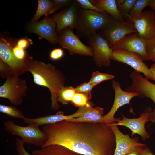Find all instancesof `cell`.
I'll list each match as a JSON object with an SVG mask.
<instances>
[{
	"instance_id": "cell-1",
	"label": "cell",
	"mask_w": 155,
	"mask_h": 155,
	"mask_svg": "<svg viewBox=\"0 0 155 155\" xmlns=\"http://www.w3.org/2000/svg\"><path fill=\"white\" fill-rule=\"evenodd\" d=\"M42 130L47 140L41 148L60 145L82 155H113L116 148L114 133L103 123L64 120L43 126Z\"/></svg>"
},
{
	"instance_id": "cell-2",
	"label": "cell",
	"mask_w": 155,
	"mask_h": 155,
	"mask_svg": "<svg viewBox=\"0 0 155 155\" xmlns=\"http://www.w3.org/2000/svg\"><path fill=\"white\" fill-rule=\"evenodd\" d=\"M28 71L32 75L35 84L49 89L51 94V108L54 111L58 110L60 106L58 93L65 86V78L62 73L50 63L33 59L29 63Z\"/></svg>"
},
{
	"instance_id": "cell-3",
	"label": "cell",
	"mask_w": 155,
	"mask_h": 155,
	"mask_svg": "<svg viewBox=\"0 0 155 155\" xmlns=\"http://www.w3.org/2000/svg\"><path fill=\"white\" fill-rule=\"evenodd\" d=\"M107 13L83 9L79 10L75 29L79 37H87L106 28L113 18Z\"/></svg>"
},
{
	"instance_id": "cell-4",
	"label": "cell",
	"mask_w": 155,
	"mask_h": 155,
	"mask_svg": "<svg viewBox=\"0 0 155 155\" xmlns=\"http://www.w3.org/2000/svg\"><path fill=\"white\" fill-rule=\"evenodd\" d=\"M5 129L7 132L18 136L24 144L37 146H42L46 142L47 137L36 123H31L25 126L16 124L13 121L7 120L3 123Z\"/></svg>"
},
{
	"instance_id": "cell-5",
	"label": "cell",
	"mask_w": 155,
	"mask_h": 155,
	"mask_svg": "<svg viewBox=\"0 0 155 155\" xmlns=\"http://www.w3.org/2000/svg\"><path fill=\"white\" fill-rule=\"evenodd\" d=\"M19 76L14 74L10 75L0 86V97L8 99L15 106L22 104L28 90L26 80Z\"/></svg>"
},
{
	"instance_id": "cell-6",
	"label": "cell",
	"mask_w": 155,
	"mask_h": 155,
	"mask_svg": "<svg viewBox=\"0 0 155 155\" xmlns=\"http://www.w3.org/2000/svg\"><path fill=\"white\" fill-rule=\"evenodd\" d=\"M87 38V43L92 48L93 60L97 65L99 67L110 66L113 50L106 40L97 32Z\"/></svg>"
},
{
	"instance_id": "cell-7",
	"label": "cell",
	"mask_w": 155,
	"mask_h": 155,
	"mask_svg": "<svg viewBox=\"0 0 155 155\" xmlns=\"http://www.w3.org/2000/svg\"><path fill=\"white\" fill-rule=\"evenodd\" d=\"M73 30L68 27L61 31L58 36V43L60 46L67 50L71 55L93 57L92 47L83 44Z\"/></svg>"
},
{
	"instance_id": "cell-8",
	"label": "cell",
	"mask_w": 155,
	"mask_h": 155,
	"mask_svg": "<svg viewBox=\"0 0 155 155\" xmlns=\"http://www.w3.org/2000/svg\"><path fill=\"white\" fill-rule=\"evenodd\" d=\"M130 76L132 84L126 91L135 92L139 94V97L149 98L155 104V84L135 71L131 73ZM149 120L152 123L155 122V108L153 112H150Z\"/></svg>"
},
{
	"instance_id": "cell-9",
	"label": "cell",
	"mask_w": 155,
	"mask_h": 155,
	"mask_svg": "<svg viewBox=\"0 0 155 155\" xmlns=\"http://www.w3.org/2000/svg\"><path fill=\"white\" fill-rule=\"evenodd\" d=\"M111 60L127 64L135 71L143 73L147 79L153 80L150 69L143 62L140 55L136 53L123 49H114Z\"/></svg>"
},
{
	"instance_id": "cell-10",
	"label": "cell",
	"mask_w": 155,
	"mask_h": 155,
	"mask_svg": "<svg viewBox=\"0 0 155 155\" xmlns=\"http://www.w3.org/2000/svg\"><path fill=\"white\" fill-rule=\"evenodd\" d=\"M104 29V38L111 48L126 36L137 33L132 22L121 21L114 18L109 25Z\"/></svg>"
},
{
	"instance_id": "cell-11",
	"label": "cell",
	"mask_w": 155,
	"mask_h": 155,
	"mask_svg": "<svg viewBox=\"0 0 155 155\" xmlns=\"http://www.w3.org/2000/svg\"><path fill=\"white\" fill-rule=\"evenodd\" d=\"M13 46L5 39L1 38L0 42V58L12 69L13 74L19 76L28 71L29 63L32 58L27 60L18 59L13 51Z\"/></svg>"
},
{
	"instance_id": "cell-12",
	"label": "cell",
	"mask_w": 155,
	"mask_h": 155,
	"mask_svg": "<svg viewBox=\"0 0 155 155\" xmlns=\"http://www.w3.org/2000/svg\"><path fill=\"white\" fill-rule=\"evenodd\" d=\"M112 86L115 91V98L111 110L107 114L103 116L106 124L115 122L117 118H114V115L119 108L126 104H129L130 100L133 98L139 96L135 92L122 90L119 82L115 80H112Z\"/></svg>"
},
{
	"instance_id": "cell-13",
	"label": "cell",
	"mask_w": 155,
	"mask_h": 155,
	"mask_svg": "<svg viewBox=\"0 0 155 155\" xmlns=\"http://www.w3.org/2000/svg\"><path fill=\"white\" fill-rule=\"evenodd\" d=\"M78 3L76 1L71 3L64 10L54 15L52 19L56 24V31L60 33L65 29L70 27L75 29L79 11Z\"/></svg>"
},
{
	"instance_id": "cell-14",
	"label": "cell",
	"mask_w": 155,
	"mask_h": 155,
	"mask_svg": "<svg viewBox=\"0 0 155 155\" xmlns=\"http://www.w3.org/2000/svg\"><path fill=\"white\" fill-rule=\"evenodd\" d=\"M147 40L137 33L126 36L112 47L113 50L123 49L138 54L143 60H146Z\"/></svg>"
},
{
	"instance_id": "cell-15",
	"label": "cell",
	"mask_w": 155,
	"mask_h": 155,
	"mask_svg": "<svg viewBox=\"0 0 155 155\" xmlns=\"http://www.w3.org/2000/svg\"><path fill=\"white\" fill-rule=\"evenodd\" d=\"M150 112L146 111L140 115L138 118H129L122 115V119L117 118L116 122L107 124L108 126H123L129 128L132 131V135L137 134L141 136L143 140H145L149 135L145 128V123L149 121Z\"/></svg>"
},
{
	"instance_id": "cell-16",
	"label": "cell",
	"mask_w": 155,
	"mask_h": 155,
	"mask_svg": "<svg viewBox=\"0 0 155 155\" xmlns=\"http://www.w3.org/2000/svg\"><path fill=\"white\" fill-rule=\"evenodd\" d=\"M56 26L52 19L47 16L40 21L31 24L29 29L31 32L38 35L40 39L45 38L55 44L58 43V36L55 30Z\"/></svg>"
},
{
	"instance_id": "cell-17",
	"label": "cell",
	"mask_w": 155,
	"mask_h": 155,
	"mask_svg": "<svg viewBox=\"0 0 155 155\" xmlns=\"http://www.w3.org/2000/svg\"><path fill=\"white\" fill-rule=\"evenodd\" d=\"M132 22L137 33L148 40L155 37V14L153 11L146 10L138 19Z\"/></svg>"
},
{
	"instance_id": "cell-18",
	"label": "cell",
	"mask_w": 155,
	"mask_h": 155,
	"mask_svg": "<svg viewBox=\"0 0 155 155\" xmlns=\"http://www.w3.org/2000/svg\"><path fill=\"white\" fill-rule=\"evenodd\" d=\"M89 107H90L87 106L80 107L76 112L69 115H65L63 112L59 111L53 115L44 116L35 118L25 117L23 120L25 123L27 124L31 123H36L40 126H44L77 117Z\"/></svg>"
},
{
	"instance_id": "cell-19",
	"label": "cell",
	"mask_w": 155,
	"mask_h": 155,
	"mask_svg": "<svg viewBox=\"0 0 155 155\" xmlns=\"http://www.w3.org/2000/svg\"><path fill=\"white\" fill-rule=\"evenodd\" d=\"M109 126L115 135L116 146L123 148L129 152L137 146H146L144 144L139 142L137 138H131L128 135L123 134L117 126Z\"/></svg>"
},
{
	"instance_id": "cell-20",
	"label": "cell",
	"mask_w": 155,
	"mask_h": 155,
	"mask_svg": "<svg viewBox=\"0 0 155 155\" xmlns=\"http://www.w3.org/2000/svg\"><path fill=\"white\" fill-rule=\"evenodd\" d=\"M100 10L106 12L115 19L124 21L123 16L118 10L115 0H90Z\"/></svg>"
},
{
	"instance_id": "cell-21",
	"label": "cell",
	"mask_w": 155,
	"mask_h": 155,
	"mask_svg": "<svg viewBox=\"0 0 155 155\" xmlns=\"http://www.w3.org/2000/svg\"><path fill=\"white\" fill-rule=\"evenodd\" d=\"M151 0H137L129 13L126 16L129 21L131 22L133 20L139 18L141 16L143 10L149 5Z\"/></svg>"
},
{
	"instance_id": "cell-22",
	"label": "cell",
	"mask_w": 155,
	"mask_h": 155,
	"mask_svg": "<svg viewBox=\"0 0 155 155\" xmlns=\"http://www.w3.org/2000/svg\"><path fill=\"white\" fill-rule=\"evenodd\" d=\"M76 92L75 88L72 86H63L58 93V102L64 105L69 104L71 101Z\"/></svg>"
},
{
	"instance_id": "cell-23",
	"label": "cell",
	"mask_w": 155,
	"mask_h": 155,
	"mask_svg": "<svg viewBox=\"0 0 155 155\" xmlns=\"http://www.w3.org/2000/svg\"><path fill=\"white\" fill-rule=\"evenodd\" d=\"M38 6L36 11L32 20L36 22L41 16L47 13L54 6L53 1L48 0H38Z\"/></svg>"
},
{
	"instance_id": "cell-24",
	"label": "cell",
	"mask_w": 155,
	"mask_h": 155,
	"mask_svg": "<svg viewBox=\"0 0 155 155\" xmlns=\"http://www.w3.org/2000/svg\"><path fill=\"white\" fill-rule=\"evenodd\" d=\"M92 98L91 94L76 92L71 102L74 106L79 108L84 106H92L90 101Z\"/></svg>"
},
{
	"instance_id": "cell-25",
	"label": "cell",
	"mask_w": 155,
	"mask_h": 155,
	"mask_svg": "<svg viewBox=\"0 0 155 155\" xmlns=\"http://www.w3.org/2000/svg\"><path fill=\"white\" fill-rule=\"evenodd\" d=\"M0 112L13 118L23 120L25 117L21 111L13 105L0 104Z\"/></svg>"
},
{
	"instance_id": "cell-26",
	"label": "cell",
	"mask_w": 155,
	"mask_h": 155,
	"mask_svg": "<svg viewBox=\"0 0 155 155\" xmlns=\"http://www.w3.org/2000/svg\"><path fill=\"white\" fill-rule=\"evenodd\" d=\"M104 109L100 107H91L88 108L78 117L67 121L73 122H78L80 120L89 118L98 115H103Z\"/></svg>"
},
{
	"instance_id": "cell-27",
	"label": "cell",
	"mask_w": 155,
	"mask_h": 155,
	"mask_svg": "<svg viewBox=\"0 0 155 155\" xmlns=\"http://www.w3.org/2000/svg\"><path fill=\"white\" fill-rule=\"evenodd\" d=\"M114 78V76L113 75L97 71L93 72L89 81L96 86L103 81L113 79Z\"/></svg>"
},
{
	"instance_id": "cell-28",
	"label": "cell",
	"mask_w": 155,
	"mask_h": 155,
	"mask_svg": "<svg viewBox=\"0 0 155 155\" xmlns=\"http://www.w3.org/2000/svg\"><path fill=\"white\" fill-rule=\"evenodd\" d=\"M146 52V60H150L155 63V37L147 40Z\"/></svg>"
},
{
	"instance_id": "cell-29",
	"label": "cell",
	"mask_w": 155,
	"mask_h": 155,
	"mask_svg": "<svg viewBox=\"0 0 155 155\" xmlns=\"http://www.w3.org/2000/svg\"><path fill=\"white\" fill-rule=\"evenodd\" d=\"M137 0H125L124 3L117 7L122 15L126 17L129 14Z\"/></svg>"
},
{
	"instance_id": "cell-30",
	"label": "cell",
	"mask_w": 155,
	"mask_h": 155,
	"mask_svg": "<svg viewBox=\"0 0 155 155\" xmlns=\"http://www.w3.org/2000/svg\"><path fill=\"white\" fill-rule=\"evenodd\" d=\"M53 1L54 6L47 13L46 17L61 8L70 4L72 1L70 0H54Z\"/></svg>"
},
{
	"instance_id": "cell-31",
	"label": "cell",
	"mask_w": 155,
	"mask_h": 155,
	"mask_svg": "<svg viewBox=\"0 0 155 155\" xmlns=\"http://www.w3.org/2000/svg\"><path fill=\"white\" fill-rule=\"evenodd\" d=\"M13 51L15 56L21 60H27L32 57H28L25 49L22 48L16 45L13 47Z\"/></svg>"
},
{
	"instance_id": "cell-32",
	"label": "cell",
	"mask_w": 155,
	"mask_h": 155,
	"mask_svg": "<svg viewBox=\"0 0 155 155\" xmlns=\"http://www.w3.org/2000/svg\"><path fill=\"white\" fill-rule=\"evenodd\" d=\"M96 86L94 84L89 81L88 82H84L77 86L75 88L77 92L91 94L92 88Z\"/></svg>"
},
{
	"instance_id": "cell-33",
	"label": "cell",
	"mask_w": 155,
	"mask_h": 155,
	"mask_svg": "<svg viewBox=\"0 0 155 155\" xmlns=\"http://www.w3.org/2000/svg\"><path fill=\"white\" fill-rule=\"evenodd\" d=\"M81 7L83 9L91 10L103 13H107L101 11L94 6L89 0H77Z\"/></svg>"
},
{
	"instance_id": "cell-34",
	"label": "cell",
	"mask_w": 155,
	"mask_h": 155,
	"mask_svg": "<svg viewBox=\"0 0 155 155\" xmlns=\"http://www.w3.org/2000/svg\"><path fill=\"white\" fill-rule=\"evenodd\" d=\"M13 74L11 68L2 60L0 59V75L3 79L7 78Z\"/></svg>"
},
{
	"instance_id": "cell-35",
	"label": "cell",
	"mask_w": 155,
	"mask_h": 155,
	"mask_svg": "<svg viewBox=\"0 0 155 155\" xmlns=\"http://www.w3.org/2000/svg\"><path fill=\"white\" fill-rule=\"evenodd\" d=\"M24 143L21 139L16 138L15 145L18 155H31L26 150L24 146Z\"/></svg>"
},
{
	"instance_id": "cell-36",
	"label": "cell",
	"mask_w": 155,
	"mask_h": 155,
	"mask_svg": "<svg viewBox=\"0 0 155 155\" xmlns=\"http://www.w3.org/2000/svg\"><path fill=\"white\" fill-rule=\"evenodd\" d=\"M64 55L63 50L60 48H56L52 50L49 54V57L52 60L56 61L62 58Z\"/></svg>"
},
{
	"instance_id": "cell-37",
	"label": "cell",
	"mask_w": 155,
	"mask_h": 155,
	"mask_svg": "<svg viewBox=\"0 0 155 155\" xmlns=\"http://www.w3.org/2000/svg\"><path fill=\"white\" fill-rule=\"evenodd\" d=\"M102 115H98L89 118L80 120L78 122L100 123L106 124L105 120Z\"/></svg>"
},
{
	"instance_id": "cell-38",
	"label": "cell",
	"mask_w": 155,
	"mask_h": 155,
	"mask_svg": "<svg viewBox=\"0 0 155 155\" xmlns=\"http://www.w3.org/2000/svg\"><path fill=\"white\" fill-rule=\"evenodd\" d=\"M32 44L31 39L26 38H21L18 40L16 45L23 49H25L30 45Z\"/></svg>"
},
{
	"instance_id": "cell-39",
	"label": "cell",
	"mask_w": 155,
	"mask_h": 155,
	"mask_svg": "<svg viewBox=\"0 0 155 155\" xmlns=\"http://www.w3.org/2000/svg\"><path fill=\"white\" fill-rule=\"evenodd\" d=\"M145 146H137L125 155H144Z\"/></svg>"
},
{
	"instance_id": "cell-40",
	"label": "cell",
	"mask_w": 155,
	"mask_h": 155,
	"mask_svg": "<svg viewBox=\"0 0 155 155\" xmlns=\"http://www.w3.org/2000/svg\"><path fill=\"white\" fill-rule=\"evenodd\" d=\"M144 155H154L150 151L149 148L145 146Z\"/></svg>"
},
{
	"instance_id": "cell-41",
	"label": "cell",
	"mask_w": 155,
	"mask_h": 155,
	"mask_svg": "<svg viewBox=\"0 0 155 155\" xmlns=\"http://www.w3.org/2000/svg\"><path fill=\"white\" fill-rule=\"evenodd\" d=\"M149 6L153 10L155 11V0H151Z\"/></svg>"
},
{
	"instance_id": "cell-42",
	"label": "cell",
	"mask_w": 155,
	"mask_h": 155,
	"mask_svg": "<svg viewBox=\"0 0 155 155\" xmlns=\"http://www.w3.org/2000/svg\"><path fill=\"white\" fill-rule=\"evenodd\" d=\"M116 4L118 7L122 4L125 1V0H115Z\"/></svg>"
},
{
	"instance_id": "cell-43",
	"label": "cell",
	"mask_w": 155,
	"mask_h": 155,
	"mask_svg": "<svg viewBox=\"0 0 155 155\" xmlns=\"http://www.w3.org/2000/svg\"><path fill=\"white\" fill-rule=\"evenodd\" d=\"M153 78V80L155 81V71L150 68Z\"/></svg>"
},
{
	"instance_id": "cell-44",
	"label": "cell",
	"mask_w": 155,
	"mask_h": 155,
	"mask_svg": "<svg viewBox=\"0 0 155 155\" xmlns=\"http://www.w3.org/2000/svg\"><path fill=\"white\" fill-rule=\"evenodd\" d=\"M150 68L155 71V63H154V64L151 65V67Z\"/></svg>"
},
{
	"instance_id": "cell-45",
	"label": "cell",
	"mask_w": 155,
	"mask_h": 155,
	"mask_svg": "<svg viewBox=\"0 0 155 155\" xmlns=\"http://www.w3.org/2000/svg\"><path fill=\"white\" fill-rule=\"evenodd\" d=\"M77 155H81V154H78Z\"/></svg>"
}]
</instances>
